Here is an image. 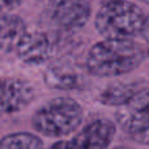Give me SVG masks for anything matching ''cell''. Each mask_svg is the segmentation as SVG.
Wrapping results in <instances>:
<instances>
[{"instance_id": "6da1fadb", "label": "cell", "mask_w": 149, "mask_h": 149, "mask_svg": "<svg viewBox=\"0 0 149 149\" xmlns=\"http://www.w3.org/2000/svg\"><path fill=\"white\" fill-rule=\"evenodd\" d=\"M145 59V51L131 39H105L92 47L86 67L100 77H114L131 72Z\"/></svg>"}, {"instance_id": "7a4b0ae2", "label": "cell", "mask_w": 149, "mask_h": 149, "mask_svg": "<svg viewBox=\"0 0 149 149\" xmlns=\"http://www.w3.org/2000/svg\"><path fill=\"white\" fill-rule=\"evenodd\" d=\"M145 18L143 10L134 3L110 0L98 10L95 26L106 39H131L141 34Z\"/></svg>"}, {"instance_id": "3957f363", "label": "cell", "mask_w": 149, "mask_h": 149, "mask_svg": "<svg viewBox=\"0 0 149 149\" xmlns=\"http://www.w3.org/2000/svg\"><path fill=\"white\" fill-rule=\"evenodd\" d=\"M82 120L81 106L71 98L60 97L51 100L37 110L33 126L46 136H64L73 132Z\"/></svg>"}, {"instance_id": "277c9868", "label": "cell", "mask_w": 149, "mask_h": 149, "mask_svg": "<svg viewBox=\"0 0 149 149\" xmlns=\"http://www.w3.org/2000/svg\"><path fill=\"white\" fill-rule=\"evenodd\" d=\"M116 119L127 136L136 143L149 145V88L119 107Z\"/></svg>"}, {"instance_id": "5b68a950", "label": "cell", "mask_w": 149, "mask_h": 149, "mask_svg": "<svg viewBox=\"0 0 149 149\" xmlns=\"http://www.w3.org/2000/svg\"><path fill=\"white\" fill-rule=\"evenodd\" d=\"M115 135V126L107 119L89 123L80 134L67 141H59L50 149H106Z\"/></svg>"}, {"instance_id": "8992f818", "label": "cell", "mask_w": 149, "mask_h": 149, "mask_svg": "<svg viewBox=\"0 0 149 149\" xmlns=\"http://www.w3.org/2000/svg\"><path fill=\"white\" fill-rule=\"evenodd\" d=\"M34 89L28 81L20 79H3L1 81V111L16 113L31 102Z\"/></svg>"}, {"instance_id": "52a82bcc", "label": "cell", "mask_w": 149, "mask_h": 149, "mask_svg": "<svg viewBox=\"0 0 149 149\" xmlns=\"http://www.w3.org/2000/svg\"><path fill=\"white\" fill-rule=\"evenodd\" d=\"M16 54L26 64L38 65L50 59L52 45L49 37L42 31H28L18 45Z\"/></svg>"}, {"instance_id": "ba28073f", "label": "cell", "mask_w": 149, "mask_h": 149, "mask_svg": "<svg viewBox=\"0 0 149 149\" xmlns=\"http://www.w3.org/2000/svg\"><path fill=\"white\" fill-rule=\"evenodd\" d=\"M90 16V5L86 0H68L54 8L52 21L67 30L80 29Z\"/></svg>"}, {"instance_id": "9c48e42d", "label": "cell", "mask_w": 149, "mask_h": 149, "mask_svg": "<svg viewBox=\"0 0 149 149\" xmlns=\"http://www.w3.org/2000/svg\"><path fill=\"white\" fill-rule=\"evenodd\" d=\"M45 82L54 89H74L82 82L81 73L68 63L51 64L45 72Z\"/></svg>"}, {"instance_id": "30bf717a", "label": "cell", "mask_w": 149, "mask_h": 149, "mask_svg": "<svg viewBox=\"0 0 149 149\" xmlns=\"http://www.w3.org/2000/svg\"><path fill=\"white\" fill-rule=\"evenodd\" d=\"M26 26L22 18L16 15L4 13L1 16V28H0V46L3 52L16 51L26 36Z\"/></svg>"}, {"instance_id": "8fae6325", "label": "cell", "mask_w": 149, "mask_h": 149, "mask_svg": "<svg viewBox=\"0 0 149 149\" xmlns=\"http://www.w3.org/2000/svg\"><path fill=\"white\" fill-rule=\"evenodd\" d=\"M141 90L139 89L137 84H116L106 88L101 92L100 101L105 105L110 106H124L128 103L135 95Z\"/></svg>"}, {"instance_id": "7c38bea8", "label": "cell", "mask_w": 149, "mask_h": 149, "mask_svg": "<svg viewBox=\"0 0 149 149\" xmlns=\"http://www.w3.org/2000/svg\"><path fill=\"white\" fill-rule=\"evenodd\" d=\"M0 149H43V144L36 135L18 132L3 137Z\"/></svg>"}, {"instance_id": "4fadbf2b", "label": "cell", "mask_w": 149, "mask_h": 149, "mask_svg": "<svg viewBox=\"0 0 149 149\" xmlns=\"http://www.w3.org/2000/svg\"><path fill=\"white\" fill-rule=\"evenodd\" d=\"M25 0H1V7L5 9H15L21 5Z\"/></svg>"}, {"instance_id": "5bb4252c", "label": "cell", "mask_w": 149, "mask_h": 149, "mask_svg": "<svg viewBox=\"0 0 149 149\" xmlns=\"http://www.w3.org/2000/svg\"><path fill=\"white\" fill-rule=\"evenodd\" d=\"M141 36L144 37V39L149 43V16H147V18H145L144 26H143V30H141Z\"/></svg>"}, {"instance_id": "9a60e30c", "label": "cell", "mask_w": 149, "mask_h": 149, "mask_svg": "<svg viewBox=\"0 0 149 149\" xmlns=\"http://www.w3.org/2000/svg\"><path fill=\"white\" fill-rule=\"evenodd\" d=\"M43 3H46V4H49V5H52V7H58V5H60V4H63V3H65V1H68V0H42Z\"/></svg>"}, {"instance_id": "2e32d148", "label": "cell", "mask_w": 149, "mask_h": 149, "mask_svg": "<svg viewBox=\"0 0 149 149\" xmlns=\"http://www.w3.org/2000/svg\"><path fill=\"white\" fill-rule=\"evenodd\" d=\"M141 1H143V3H145V4H148V5H149V0H141Z\"/></svg>"}, {"instance_id": "e0dca14e", "label": "cell", "mask_w": 149, "mask_h": 149, "mask_svg": "<svg viewBox=\"0 0 149 149\" xmlns=\"http://www.w3.org/2000/svg\"><path fill=\"white\" fill-rule=\"evenodd\" d=\"M118 149H124V148H118Z\"/></svg>"}]
</instances>
